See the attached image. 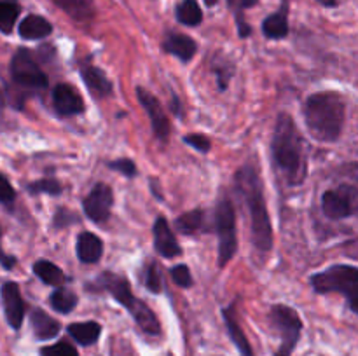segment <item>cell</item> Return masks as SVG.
<instances>
[{"label": "cell", "instance_id": "cell-24", "mask_svg": "<svg viewBox=\"0 0 358 356\" xmlns=\"http://www.w3.org/2000/svg\"><path fill=\"white\" fill-rule=\"evenodd\" d=\"M34 274L37 276L42 283H45V285L49 286H56V288H59V286L66 281L65 272H63L58 265H55L49 260H44V258H41V260H37L34 264Z\"/></svg>", "mask_w": 358, "mask_h": 356}, {"label": "cell", "instance_id": "cell-36", "mask_svg": "<svg viewBox=\"0 0 358 356\" xmlns=\"http://www.w3.org/2000/svg\"><path fill=\"white\" fill-rule=\"evenodd\" d=\"M184 142L187 143V145L194 147L196 150H199V152H203V154L210 152V147H212L208 136L201 135V133H191V135H185Z\"/></svg>", "mask_w": 358, "mask_h": 356}, {"label": "cell", "instance_id": "cell-20", "mask_svg": "<svg viewBox=\"0 0 358 356\" xmlns=\"http://www.w3.org/2000/svg\"><path fill=\"white\" fill-rule=\"evenodd\" d=\"M52 24L49 23L45 17L37 16V14H30L24 17L17 27V34L24 40H38V38H45L51 35Z\"/></svg>", "mask_w": 358, "mask_h": 356}, {"label": "cell", "instance_id": "cell-32", "mask_svg": "<svg viewBox=\"0 0 358 356\" xmlns=\"http://www.w3.org/2000/svg\"><path fill=\"white\" fill-rule=\"evenodd\" d=\"M145 286L147 290H150L152 293H159L163 288V281H161V272L157 267L156 262H149L145 269Z\"/></svg>", "mask_w": 358, "mask_h": 356}, {"label": "cell", "instance_id": "cell-37", "mask_svg": "<svg viewBox=\"0 0 358 356\" xmlns=\"http://www.w3.org/2000/svg\"><path fill=\"white\" fill-rule=\"evenodd\" d=\"M77 222H79V216L73 212H69L66 208H59L58 212H56L55 218H52V225H55L56 229H63V227H69Z\"/></svg>", "mask_w": 358, "mask_h": 356}, {"label": "cell", "instance_id": "cell-18", "mask_svg": "<svg viewBox=\"0 0 358 356\" xmlns=\"http://www.w3.org/2000/svg\"><path fill=\"white\" fill-rule=\"evenodd\" d=\"M77 257L83 264H96L103 255V243L93 232H83L77 237Z\"/></svg>", "mask_w": 358, "mask_h": 356}, {"label": "cell", "instance_id": "cell-21", "mask_svg": "<svg viewBox=\"0 0 358 356\" xmlns=\"http://www.w3.org/2000/svg\"><path fill=\"white\" fill-rule=\"evenodd\" d=\"M262 31L268 38H283L289 35V6L283 2L278 13L271 14L262 23Z\"/></svg>", "mask_w": 358, "mask_h": 356}, {"label": "cell", "instance_id": "cell-16", "mask_svg": "<svg viewBox=\"0 0 358 356\" xmlns=\"http://www.w3.org/2000/svg\"><path fill=\"white\" fill-rule=\"evenodd\" d=\"M222 316H224V321H226L227 332H229L231 339H233L234 346H236L238 351L241 353V356H254L250 342H248L247 335H245V332L241 330L240 321H238L236 306H234V304H231L229 307L222 309Z\"/></svg>", "mask_w": 358, "mask_h": 356}, {"label": "cell", "instance_id": "cell-23", "mask_svg": "<svg viewBox=\"0 0 358 356\" xmlns=\"http://www.w3.org/2000/svg\"><path fill=\"white\" fill-rule=\"evenodd\" d=\"M70 337L80 346H91L100 339L101 325L96 321H84V323L69 325Z\"/></svg>", "mask_w": 358, "mask_h": 356}, {"label": "cell", "instance_id": "cell-38", "mask_svg": "<svg viewBox=\"0 0 358 356\" xmlns=\"http://www.w3.org/2000/svg\"><path fill=\"white\" fill-rule=\"evenodd\" d=\"M16 262H17V258L14 257V255H7L6 251H3V248H2V227H0V265H2L3 269H7V271H9V269H13L14 265H16Z\"/></svg>", "mask_w": 358, "mask_h": 356}, {"label": "cell", "instance_id": "cell-40", "mask_svg": "<svg viewBox=\"0 0 358 356\" xmlns=\"http://www.w3.org/2000/svg\"><path fill=\"white\" fill-rule=\"evenodd\" d=\"M205 3H206V6H210V7H212V6H215V3H217V0H205Z\"/></svg>", "mask_w": 358, "mask_h": 356}, {"label": "cell", "instance_id": "cell-5", "mask_svg": "<svg viewBox=\"0 0 358 356\" xmlns=\"http://www.w3.org/2000/svg\"><path fill=\"white\" fill-rule=\"evenodd\" d=\"M317 293H341L348 300L353 313L358 314V267L338 264L325 271L317 272L311 278Z\"/></svg>", "mask_w": 358, "mask_h": 356}, {"label": "cell", "instance_id": "cell-7", "mask_svg": "<svg viewBox=\"0 0 358 356\" xmlns=\"http://www.w3.org/2000/svg\"><path fill=\"white\" fill-rule=\"evenodd\" d=\"M269 321L282 339L275 356H290L299 341L301 332H303V320L294 307L285 306V304H275L269 311Z\"/></svg>", "mask_w": 358, "mask_h": 356}, {"label": "cell", "instance_id": "cell-9", "mask_svg": "<svg viewBox=\"0 0 358 356\" xmlns=\"http://www.w3.org/2000/svg\"><path fill=\"white\" fill-rule=\"evenodd\" d=\"M322 209L331 220H343L358 213V188L339 185L322 195Z\"/></svg>", "mask_w": 358, "mask_h": 356}, {"label": "cell", "instance_id": "cell-13", "mask_svg": "<svg viewBox=\"0 0 358 356\" xmlns=\"http://www.w3.org/2000/svg\"><path fill=\"white\" fill-rule=\"evenodd\" d=\"M52 105H55V110L63 117H70V115H77L84 112L83 96L70 84H58L55 87V91H52Z\"/></svg>", "mask_w": 358, "mask_h": 356}, {"label": "cell", "instance_id": "cell-22", "mask_svg": "<svg viewBox=\"0 0 358 356\" xmlns=\"http://www.w3.org/2000/svg\"><path fill=\"white\" fill-rule=\"evenodd\" d=\"M55 3L79 23H86L94 16L93 0H55Z\"/></svg>", "mask_w": 358, "mask_h": 356}, {"label": "cell", "instance_id": "cell-33", "mask_svg": "<svg viewBox=\"0 0 358 356\" xmlns=\"http://www.w3.org/2000/svg\"><path fill=\"white\" fill-rule=\"evenodd\" d=\"M14 201H16V191L10 185L9 178L6 175L0 173V205L3 206H13Z\"/></svg>", "mask_w": 358, "mask_h": 356}, {"label": "cell", "instance_id": "cell-19", "mask_svg": "<svg viewBox=\"0 0 358 356\" xmlns=\"http://www.w3.org/2000/svg\"><path fill=\"white\" fill-rule=\"evenodd\" d=\"M30 323H31V330H34L35 337L38 341H49V339H55L56 335L59 334L62 330V325H59L58 320L49 316L45 311L42 309H34L30 314Z\"/></svg>", "mask_w": 358, "mask_h": 356}, {"label": "cell", "instance_id": "cell-12", "mask_svg": "<svg viewBox=\"0 0 358 356\" xmlns=\"http://www.w3.org/2000/svg\"><path fill=\"white\" fill-rule=\"evenodd\" d=\"M0 297H2V306L6 320L13 330H20L24 320V300L21 297L20 285L14 281L3 283L0 288Z\"/></svg>", "mask_w": 358, "mask_h": 356}, {"label": "cell", "instance_id": "cell-17", "mask_svg": "<svg viewBox=\"0 0 358 356\" xmlns=\"http://www.w3.org/2000/svg\"><path fill=\"white\" fill-rule=\"evenodd\" d=\"M80 75H83L84 84L87 89L93 93V96L103 98L112 93V82L108 77L105 75L103 70H100L94 65H84L80 66Z\"/></svg>", "mask_w": 358, "mask_h": 356}, {"label": "cell", "instance_id": "cell-34", "mask_svg": "<svg viewBox=\"0 0 358 356\" xmlns=\"http://www.w3.org/2000/svg\"><path fill=\"white\" fill-rule=\"evenodd\" d=\"M171 278H173L175 285H178L180 288H191L192 286L191 271H189L187 265H184V264L175 265V267L171 269Z\"/></svg>", "mask_w": 358, "mask_h": 356}, {"label": "cell", "instance_id": "cell-35", "mask_svg": "<svg viewBox=\"0 0 358 356\" xmlns=\"http://www.w3.org/2000/svg\"><path fill=\"white\" fill-rule=\"evenodd\" d=\"M108 168L114 171H119V173H122L124 177H128V178L136 177V173H138V170H136V164L133 163L131 159L110 161V163H108Z\"/></svg>", "mask_w": 358, "mask_h": 356}, {"label": "cell", "instance_id": "cell-30", "mask_svg": "<svg viewBox=\"0 0 358 356\" xmlns=\"http://www.w3.org/2000/svg\"><path fill=\"white\" fill-rule=\"evenodd\" d=\"M27 191L30 194H49V195H59L62 194V184L56 178H42V180L31 181L27 185Z\"/></svg>", "mask_w": 358, "mask_h": 356}, {"label": "cell", "instance_id": "cell-4", "mask_svg": "<svg viewBox=\"0 0 358 356\" xmlns=\"http://www.w3.org/2000/svg\"><path fill=\"white\" fill-rule=\"evenodd\" d=\"M91 288H100L105 290L107 293H110V295L114 297L129 314H131L133 320L136 321V325H138L145 334H161V325L159 320L156 318V314L152 313V309H150L143 300L136 299V297L133 295L131 285H129V281L124 276L115 274V272H103V274L98 278V281H94V285H91Z\"/></svg>", "mask_w": 358, "mask_h": 356}, {"label": "cell", "instance_id": "cell-31", "mask_svg": "<svg viewBox=\"0 0 358 356\" xmlns=\"http://www.w3.org/2000/svg\"><path fill=\"white\" fill-rule=\"evenodd\" d=\"M41 356H79L77 349L69 341H59L41 349Z\"/></svg>", "mask_w": 358, "mask_h": 356}, {"label": "cell", "instance_id": "cell-29", "mask_svg": "<svg viewBox=\"0 0 358 356\" xmlns=\"http://www.w3.org/2000/svg\"><path fill=\"white\" fill-rule=\"evenodd\" d=\"M229 2L231 10L234 13V17H236V24H238V31H240V37L245 38L252 34L250 24L245 21L243 17V10L248 9V7H254L257 3V0H227Z\"/></svg>", "mask_w": 358, "mask_h": 356}, {"label": "cell", "instance_id": "cell-15", "mask_svg": "<svg viewBox=\"0 0 358 356\" xmlns=\"http://www.w3.org/2000/svg\"><path fill=\"white\" fill-rule=\"evenodd\" d=\"M163 49L166 54L175 56L182 61H191L198 51V44L189 35L184 34H168L163 42Z\"/></svg>", "mask_w": 358, "mask_h": 356}, {"label": "cell", "instance_id": "cell-28", "mask_svg": "<svg viewBox=\"0 0 358 356\" xmlns=\"http://www.w3.org/2000/svg\"><path fill=\"white\" fill-rule=\"evenodd\" d=\"M20 3L16 0H0V31L10 34L20 16Z\"/></svg>", "mask_w": 358, "mask_h": 356}, {"label": "cell", "instance_id": "cell-3", "mask_svg": "<svg viewBox=\"0 0 358 356\" xmlns=\"http://www.w3.org/2000/svg\"><path fill=\"white\" fill-rule=\"evenodd\" d=\"M345 100L336 91L311 94L304 103V121L311 136L320 142H336L345 126Z\"/></svg>", "mask_w": 358, "mask_h": 356}, {"label": "cell", "instance_id": "cell-6", "mask_svg": "<svg viewBox=\"0 0 358 356\" xmlns=\"http://www.w3.org/2000/svg\"><path fill=\"white\" fill-rule=\"evenodd\" d=\"M215 227L219 236V267H226L227 262L234 257L238 250L236 236V213L229 198L224 195L215 209Z\"/></svg>", "mask_w": 358, "mask_h": 356}, {"label": "cell", "instance_id": "cell-25", "mask_svg": "<svg viewBox=\"0 0 358 356\" xmlns=\"http://www.w3.org/2000/svg\"><path fill=\"white\" fill-rule=\"evenodd\" d=\"M77 302H79V299H77L76 293H73L72 290L62 288V286H59L58 290H55V292L51 293V297H49V304H51L52 309L59 314L72 313V311L76 309Z\"/></svg>", "mask_w": 358, "mask_h": 356}, {"label": "cell", "instance_id": "cell-14", "mask_svg": "<svg viewBox=\"0 0 358 356\" xmlns=\"http://www.w3.org/2000/svg\"><path fill=\"white\" fill-rule=\"evenodd\" d=\"M154 234V246H156L157 253L164 258H173L182 253V248L178 244L177 237H175L173 230H171L170 223L166 222L164 216H157L156 223L152 227Z\"/></svg>", "mask_w": 358, "mask_h": 356}, {"label": "cell", "instance_id": "cell-27", "mask_svg": "<svg viewBox=\"0 0 358 356\" xmlns=\"http://www.w3.org/2000/svg\"><path fill=\"white\" fill-rule=\"evenodd\" d=\"M177 20L187 27H198L203 21L201 7L196 0H182L177 7Z\"/></svg>", "mask_w": 358, "mask_h": 356}, {"label": "cell", "instance_id": "cell-2", "mask_svg": "<svg viewBox=\"0 0 358 356\" xmlns=\"http://www.w3.org/2000/svg\"><path fill=\"white\" fill-rule=\"evenodd\" d=\"M273 161L287 184L301 185L306 178L308 166L304 157V143L296 121L289 114L282 112L276 117L273 133Z\"/></svg>", "mask_w": 358, "mask_h": 356}, {"label": "cell", "instance_id": "cell-1", "mask_svg": "<svg viewBox=\"0 0 358 356\" xmlns=\"http://www.w3.org/2000/svg\"><path fill=\"white\" fill-rule=\"evenodd\" d=\"M234 187L250 215L254 246L259 251H269L273 246V227L257 168L250 163L241 166L234 175Z\"/></svg>", "mask_w": 358, "mask_h": 356}, {"label": "cell", "instance_id": "cell-10", "mask_svg": "<svg viewBox=\"0 0 358 356\" xmlns=\"http://www.w3.org/2000/svg\"><path fill=\"white\" fill-rule=\"evenodd\" d=\"M136 98H138V101L142 103V107L145 108L147 115H149L150 126H152V131L154 135H156V138L161 140L163 143L168 142L171 128L163 105L159 103V100H157L154 94H150L149 91L143 89V87H136Z\"/></svg>", "mask_w": 358, "mask_h": 356}, {"label": "cell", "instance_id": "cell-26", "mask_svg": "<svg viewBox=\"0 0 358 356\" xmlns=\"http://www.w3.org/2000/svg\"><path fill=\"white\" fill-rule=\"evenodd\" d=\"M203 220H205V213L201 209H192L175 220V229L184 236H192V234L199 232V229L203 227Z\"/></svg>", "mask_w": 358, "mask_h": 356}, {"label": "cell", "instance_id": "cell-8", "mask_svg": "<svg viewBox=\"0 0 358 356\" xmlns=\"http://www.w3.org/2000/svg\"><path fill=\"white\" fill-rule=\"evenodd\" d=\"M10 77L20 87L28 91H42L48 87L49 80L44 70L35 61L28 49H17L10 59Z\"/></svg>", "mask_w": 358, "mask_h": 356}, {"label": "cell", "instance_id": "cell-39", "mask_svg": "<svg viewBox=\"0 0 358 356\" xmlns=\"http://www.w3.org/2000/svg\"><path fill=\"white\" fill-rule=\"evenodd\" d=\"M317 2H320L322 6H325V7H336V6H338V0H317Z\"/></svg>", "mask_w": 358, "mask_h": 356}, {"label": "cell", "instance_id": "cell-11", "mask_svg": "<svg viewBox=\"0 0 358 356\" xmlns=\"http://www.w3.org/2000/svg\"><path fill=\"white\" fill-rule=\"evenodd\" d=\"M112 205H114V192L107 184L94 185L83 201L84 213L87 215V218L96 223L105 222L108 218Z\"/></svg>", "mask_w": 358, "mask_h": 356}]
</instances>
